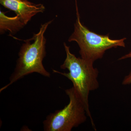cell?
Masks as SVG:
<instances>
[{"mask_svg": "<svg viewBox=\"0 0 131 131\" xmlns=\"http://www.w3.org/2000/svg\"><path fill=\"white\" fill-rule=\"evenodd\" d=\"M131 58V51L128 54H125L123 56L119 59V60H121L123 59H126Z\"/></svg>", "mask_w": 131, "mask_h": 131, "instance_id": "ba28073f", "label": "cell"}, {"mask_svg": "<svg viewBox=\"0 0 131 131\" xmlns=\"http://www.w3.org/2000/svg\"><path fill=\"white\" fill-rule=\"evenodd\" d=\"M69 102L64 108L47 115L43 122L45 131H71L86 122V111L74 88L66 90Z\"/></svg>", "mask_w": 131, "mask_h": 131, "instance_id": "277c9868", "label": "cell"}, {"mask_svg": "<svg viewBox=\"0 0 131 131\" xmlns=\"http://www.w3.org/2000/svg\"><path fill=\"white\" fill-rule=\"evenodd\" d=\"M26 25L18 15L14 17L7 16L5 13L0 11V32L1 34L8 31L15 34L20 30Z\"/></svg>", "mask_w": 131, "mask_h": 131, "instance_id": "8992f818", "label": "cell"}, {"mask_svg": "<svg viewBox=\"0 0 131 131\" xmlns=\"http://www.w3.org/2000/svg\"><path fill=\"white\" fill-rule=\"evenodd\" d=\"M77 19L74 25V29L68 39L69 42H76L80 47L81 57L94 63L101 59L106 51L118 47H125V40L126 38L113 39L109 34L101 35L90 30L82 24L80 14L75 0Z\"/></svg>", "mask_w": 131, "mask_h": 131, "instance_id": "3957f363", "label": "cell"}, {"mask_svg": "<svg viewBox=\"0 0 131 131\" xmlns=\"http://www.w3.org/2000/svg\"><path fill=\"white\" fill-rule=\"evenodd\" d=\"M122 84L124 85L131 84V70L129 74L124 77L122 81Z\"/></svg>", "mask_w": 131, "mask_h": 131, "instance_id": "52a82bcc", "label": "cell"}, {"mask_svg": "<svg viewBox=\"0 0 131 131\" xmlns=\"http://www.w3.org/2000/svg\"><path fill=\"white\" fill-rule=\"evenodd\" d=\"M4 7L14 11L26 25L32 18L39 13L44 12L45 7L43 4H36L27 0H0Z\"/></svg>", "mask_w": 131, "mask_h": 131, "instance_id": "5b68a950", "label": "cell"}, {"mask_svg": "<svg viewBox=\"0 0 131 131\" xmlns=\"http://www.w3.org/2000/svg\"><path fill=\"white\" fill-rule=\"evenodd\" d=\"M53 20L42 24L38 32L34 34L32 37L25 40L20 49L19 58L14 71L9 78V82L1 89L0 92L32 73H37L45 77H50V74L44 67L43 61L46 54L45 32Z\"/></svg>", "mask_w": 131, "mask_h": 131, "instance_id": "7a4b0ae2", "label": "cell"}, {"mask_svg": "<svg viewBox=\"0 0 131 131\" xmlns=\"http://www.w3.org/2000/svg\"><path fill=\"white\" fill-rule=\"evenodd\" d=\"M63 45L66 58L60 68L62 69H68L69 72L62 73L55 70H52V71L62 75L73 83V87L85 107L92 127L96 130L90 110L89 98L90 92L99 88V71L97 68H94L93 63L81 57L77 58L71 53L69 46L65 43Z\"/></svg>", "mask_w": 131, "mask_h": 131, "instance_id": "6da1fadb", "label": "cell"}]
</instances>
